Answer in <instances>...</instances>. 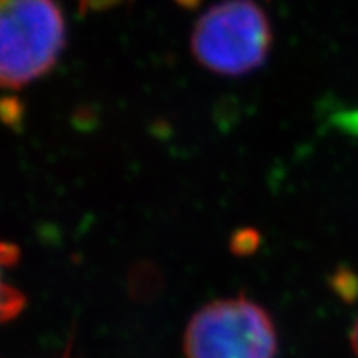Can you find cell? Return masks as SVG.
<instances>
[{"label":"cell","instance_id":"6da1fadb","mask_svg":"<svg viewBox=\"0 0 358 358\" xmlns=\"http://www.w3.org/2000/svg\"><path fill=\"white\" fill-rule=\"evenodd\" d=\"M65 47L57 0H0V80L19 90L53 69Z\"/></svg>","mask_w":358,"mask_h":358},{"label":"cell","instance_id":"7a4b0ae2","mask_svg":"<svg viewBox=\"0 0 358 358\" xmlns=\"http://www.w3.org/2000/svg\"><path fill=\"white\" fill-rule=\"evenodd\" d=\"M271 47V24L254 0H224L196 22L191 34L196 62L226 77H241L257 70Z\"/></svg>","mask_w":358,"mask_h":358},{"label":"cell","instance_id":"3957f363","mask_svg":"<svg viewBox=\"0 0 358 358\" xmlns=\"http://www.w3.org/2000/svg\"><path fill=\"white\" fill-rule=\"evenodd\" d=\"M185 353L186 358H275L274 324L245 297L216 301L192 315Z\"/></svg>","mask_w":358,"mask_h":358},{"label":"cell","instance_id":"277c9868","mask_svg":"<svg viewBox=\"0 0 358 358\" xmlns=\"http://www.w3.org/2000/svg\"><path fill=\"white\" fill-rule=\"evenodd\" d=\"M261 244V236L252 227H244V229L236 231V234L231 239V250L236 256H250L256 252V249Z\"/></svg>","mask_w":358,"mask_h":358},{"label":"cell","instance_id":"5b68a950","mask_svg":"<svg viewBox=\"0 0 358 358\" xmlns=\"http://www.w3.org/2000/svg\"><path fill=\"white\" fill-rule=\"evenodd\" d=\"M25 306V297L20 290L10 287V285H2V319L10 320L19 313Z\"/></svg>","mask_w":358,"mask_h":358},{"label":"cell","instance_id":"8992f818","mask_svg":"<svg viewBox=\"0 0 358 358\" xmlns=\"http://www.w3.org/2000/svg\"><path fill=\"white\" fill-rule=\"evenodd\" d=\"M2 110H10L12 111V115L7 116V118H6V123H10L13 127V124H15L17 122H20L22 105L15 100V98H6V100L2 101Z\"/></svg>","mask_w":358,"mask_h":358},{"label":"cell","instance_id":"52a82bcc","mask_svg":"<svg viewBox=\"0 0 358 358\" xmlns=\"http://www.w3.org/2000/svg\"><path fill=\"white\" fill-rule=\"evenodd\" d=\"M20 256V250L17 245L3 243L2 244V262L3 266H12V264L17 262V259Z\"/></svg>","mask_w":358,"mask_h":358},{"label":"cell","instance_id":"ba28073f","mask_svg":"<svg viewBox=\"0 0 358 358\" xmlns=\"http://www.w3.org/2000/svg\"><path fill=\"white\" fill-rule=\"evenodd\" d=\"M350 340H352V347H353V350H355V355L358 357V319H357V322H355V325H353V330H352V337H350Z\"/></svg>","mask_w":358,"mask_h":358}]
</instances>
